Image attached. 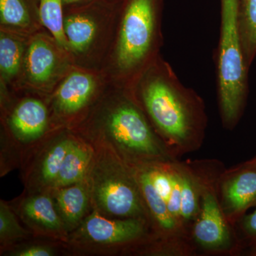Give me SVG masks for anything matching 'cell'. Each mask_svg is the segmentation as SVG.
I'll return each instance as SVG.
<instances>
[{
	"label": "cell",
	"instance_id": "14",
	"mask_svg": "<svg viewBox=\"0 0 256 256\" xmlns=\"http://www.w3.org/2000/svg\"><path fill=\"white\" fill-rule=\"evenodd\" d=\"M44 28L40 0H0V30L31 36Z\"/></svg>",
	"mask_w": 256,
	"mask_h": 256
},
{
	"label": "cell",
	"instance_id": "18",
	"mask_svg": "<svg viewBox=\"0 0 256 256\" xmlns=\"http://www.w3.org/2000/svg\"><path fill=\"white\" fill-rule=\"evenodd\" d=\"M92 159L88 148L72 140L53 186L62 188L78 183L86 172Z\"/></svg>",
	"mask_w": 256,
	"mask_h": 256
},
{
	"label": "cell",
	"instance_id": "9",
	"mask_svg": "<svg viewBox=\"0 0 256 256\" xmlns=\"http://www.w3.org/2000/svg\"><path fill=\"white\" fill-rule=\"evenodd\" d=\"M95 196L99 206L108 213L148 222L149 212L134 169L127 165L120 164L112 176L102 178L96 186Z\"/></svg>",
	"mask_w": 256,
	"mask_h": 256
},
{
	"label": "cell",
	"instance_id": "5",
	"mask_svg": "<svg viewBox=\"0 0 256 256\" xmlns=\"http://www.w3.org/2000/svg\"><path fill=\"white\" fill-rule=\"evenodd\" d=\"M122 2L92 0L64 5V34L75 65L100 70L110 50Z\"/></svg>",
	"mask_w": 256,
	"mask_h": 256
},
{
	"label": "cell",
	"instance_id": "21",
	"mask_svg": "<svg viewBox=\"0 0 256 256\" xmlns=\"http://www.w3.org/2000/svg\"><path fill=\"white\" fill-rule=\"evenodd\" d=\"M64 0H40V18L44 28L67 48L64 32Z\"/></svg>",
	"mask_w": 256,
	"mask_h": 256
},
{
	"label": "cell",
	"instance_id": "7",
	"mask_svg": "<svg viewBox=\"0 0 256 256\" xmlns=\"http://www.w3.org/2000/svg\"><path fill=\"white\" fill-rule=\"evenodd\" d=\"M109 86L102 70L74 65L48 96L52 121L70 124L87 118Z\"/></svg>",
	"mask_w": 256,
	"mask_h": 256
},
{
	"label": "cell",
	"instance_id": "15",
	"mask_svg": "<svg viewBox=\"0 0 256 256\" xmlns=\"http://www.w3.org/2000/svg\"><path fill=\"white\" fill-rule=\"evenodd\" d=\"M134 171L150 217L156 227V234L164 236L184 235L188 236L172 216L166 202L156 192L152 182L146 166H134Z\"/></svg>",
	"mask_w": 256,
	"mask_h": 256
},
{
	"label": "cell",
	"instance_id": "10",
	"mask_svg": "<svg viewBox=\"0 0 256 256\" xmlns=\"http://www.w3.org/2000/svg\"><path fill=\"white\" fill-rule=\"evenodd\" d=\"M217 195L226 220L235 228L247 210L256 206V168L242 163L224 170L217 184Z\"/></svg>",
	"mask_w": 256,
	"mask_h": 256
},
{
	"label": "cell",
	"instance_id": "6",
	"mask_svg": "<svg viewBox=\"0 0 256 256\" xmlns=\"http://www.w3.org/2000/svg\"><path fill=\"white\" fill-rule=\"evenodd\" d=\"M201 184L200 214L190 236L198 252L213 255L237 256L244 248L236 228L226 220L217 195V184L226 168L217 160L188 161Z\"/></svg>",
	"mask_w": 256,
	"mask_h": 256
},
{
	"label": "cell",
	"instance_id": "16",
	"mask_svg": "<svg viewBox=\"0 0 256 256\" xmlns=\"http://www.w3.org/2000/svg\"><path fill=\"white\" fill-rule=\"evenodd\" d=\"M181 190V223L190 236L192 226L200 214L202 188L200 180L188 161L174 162ZM191 237V236H190Z\"/></svg>",
	"mask_w": 256,
	"mask_h": 256
},
{
	"label": "cell",
	"instance_id": "13",
	"mask_svg": "<svg viewBox=\"0 0 256 256\" xmlns=\"http://www.w3.org/2000/svg\"><path fill=\"white\" fill-rule=\"evenodd\" d=\"M30 37L0 30V90H18Z\"/></svg>",
	"mask_w": 256,
	"mask_h": 256
},
{
	"label": "cell",
	"instance_id": "22",
	"mask_svg": "<svg viewBox=\"0 0 256 256\" xmlns=\"http://www.w3.org/2000/svg\"><path fill=\"white\" fill-rule=\"evenodd\" d=\"M72 140L64 138L50 148L42 163L41 174L44 181L53 185L58 176L64 158L68 152Z\"/></svg>",
	"mask_w": 256,
	"mask_h": 256
},
{
	"label": "cell",
	"instance_id": "25",
	"mask_svg": "<svg viewBox=\"0 0 256 256\" xmlns=\"http://www.w3.org/2000/svg\"><path fill=\"white\" fill-rule=\"evenodd\" d=\"M53 255V252L50 248L35 246L28 247L16 252L15 256H50Z\"/></svg>",
	"mask_w": 256,
	"mask_h": 256
},
{
	"label": "cell",
	"instance_id": "11",
	"mask_svg": "<svg viewBox=\"0 0 256 256\" xmlns=\"http://www.w3.org/2000/svg\"><path fill=\"white\" fill-rule=\"evenodd\" d=\"M23 96L14 102L8 90H1L2 98H9L14 106L8 112V127L18 139L30 141L41 137L52 122L48 96L20 90Z\"/></svg>",
	"mask_w": 256,
	"mask_h": 256
},
{
	"label": "cell",
	"instance_id": "19",
	"mask_svg": "<svg viewBox=\"0 0 256 256\" xmlns=\"http://www.w3.org/2000/svg\"><path fill=\"white\" fill-rule=\"evenodd\" d=\"M238 28L247 66L256 56V0H238Z\"/></svg>",
	"mask_w": 256,
	"mask_h": 256
},
{
	"label": "cell",
	"instance_id": "2",
	"mask_svg": "<svg viewBox=\"0 0 256 256\" xmlns=\"http://www.w3.org/2000/svg\"><path fill=\"white\" fill-rule=\"evenodd\" d=\"M162 0H122L102 70L110 85L130 89L160 56Z\"/></svg>",
	"mask_w": 256,
	"mask_h": 256
},
{
	"label": "cell",
	"instance_id": "1",
	"mask_svg": "<svg viewBox=\"0 0 256 256\" xmlns=\"http://www.w3.org/2000/svg\"><path fill=\"white\" fill-rule=\"evenodd\" d=\"M129 90L173 158L200 149L208 124L204 101L161 55Z\"/></svg>",
	"mask_w": 256,
	"mask_h": 256
},
{
	"label": "cell",
	"instance_id": "23",
	"mask_svg": "<svg viewBox=\"0 0 256 256\" xmlns=\"http://www.w3.org/2000/svg\"><path fill=\"white\" fill-rule=\"evenodd\" d=\"M26 232L18 224L12 212L1 202L0 204V238L2 242H12L23 238Z\"/></svg>",
	"mask_w": 256,
	"mask_h": 256
},
{
	"label": "cell",
	"instance_id": "24",
	"mask_svg": "<svg viewBox=\"0 0 256 256\" xmlns=\"http://www.w3.org/2000/svg\"><path fill=\"white\" fill-rule=\"evenodd\" d=\"M244 249L256 242V208L250 214L244 215L235 227Z\"/></svg>",
	"mask_w": 256,
	"mask_h": 256
},
{
	"label": "cell",
	"instance_id": "27",
	"mask_svg": "<svg viewBox=\"0 0 256 256\" xmlns=\"http://www.w3.org/2000/svg\"><path fill=\"white\" fill-rule=\"evenodd\" d=\"M250 250L248 252L249 255L256 256V242L248 246Z\"/></svg>",
	"mask_w": 256,
	"mask_h": 256
},
{
	"label": "cell",
	"instance_id": "20",
	"mask_svg": "<svg viewBox=\"0 0 256 256\" xmlns=\"http://www.w3.org/2000/svg\"><path fill=\"white\" fill-rule=\"evenodd\" d=\"M57 210L64 224H78L86 212V190L80 185L62 188L56 195Z\"/></svg>",
	"mask_w": 256,
	"mask_h": 256
},
{
	"label": "cell",
	"instance_id": "17",
	"mask_svg": "<svg viewBox=\"0 0 256 256\" xmlns=\"http://www.w3.org/2000/svg\"><path fill=\"white\" fill-rule=\"evenodd\" d=\"M22 214L28 224L37 230L46 234H60L64 224L53 202L46 195L28 198L23 204Z\"/></svg>",
	"mask_w": 256,
	"mask_h": 256
},
{
	"label": "cell",
	"instance_id": "12",
	"mask_svg": "<svg viewBox=\"0 0 256 256\" xmlns=\"http://www.w3.org/2000/svg\"><path fill=\"white\" fill-rule=\"evenodd\" d=\"M146 222L136 218L109 220L94 214L86 220L82 230L86 238L96 244H127L146 236Z\"/></svg>",
	"mask_w": 256,
	"mask_h": 256
},
{
	"label": "cell",
	"instance_id": "28",
	"mask_svg": "<svg viewBox=\"0 0 256 256\" xmlns=\"http://www.w3.org/2000/svg\"><path fill=\"white\" fill-rule=\"evenodd\" d=\"M245 164L252 166V168H256V156H254V158L248 160V161L246 162Z\"/></svg>",
	"mask_w": 256,
	"mask_h": 256
},
{
	"label": "cell",
	"instance_id": "3",
	"mask_svg": "<svg viewBox=\"0 0 256 256\" xmlns=\"http://www.w3.org/2000/svg\"><path fill=\"white\" fill-rule=\"evenodd\" d=\"M87 118L90 128L110 137L134 166L178 160L156 134L129 89L109 86Z\"/></svg>",
	"mask_w": 256,
	"mask_h": 256
},
{
	"label": "cell",
	"instance_id": "8",
	"mask_svg": "<svg viewBox=\"0 0 256 256\" xmlns=\"http://www.w3.org/2000/svg\"><path fill=\"white\" fill-rule=\"evenodd\" d=\"M74 65L68 50L44 28L30 37L18 90L50 96Z\"/></svg>",
	"mask_w": 256,
	"mask_h": 256
},
{
	"label": "cell",
	"instance_id": "4",
	"mask_svg": "<svg viewBox=\"0 0 256 256\" xmlns=\"http://www.w3.org/2000/svg\"><path fill=\"white\" fill-rule=\"evenodd\" d=\"M238 0H220V40L216 50L218 109L222 124L232 130L242 118L248 94V70L238 28Z\"/></svg>",
	"mask_w": 256,
	"mask_h": 256
},
{
	"label": "cell",
	"instance_id": "26",
	"mask_svg": "<svg viewBox=\"0 0 256 256\" xmlns=\"http://www.w3.org/2000/svg\"><path fill=\"white\" fill-rule=\"evenodd\" d=\"M92 1V0H64V4H74V3L82 2Z\"/></svg>",
	"mask_w": 256,
	"mask_h": 256
}]
</instances>
